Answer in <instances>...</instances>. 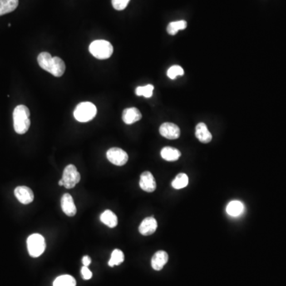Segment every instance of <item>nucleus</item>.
Segmentation results:
<instances>
[{
    "mask_svg": "<svg viewBox=\"0 0 286 286\" xmlns=\"http://www.w3.org/2000/svg\"><path fill=\"white\" fill-rule=\"evenodd\" d=\"M61 208L68 216H74L76 214V207L73 199L69 193H65L61 198Z\"/></svg>",
    "mask_w": 286,
    "mask_h": 286,
    "instance_id": "9b49d317",
    "label": "nucleus"
},
{
    "mask_svg": "<svg viewBox=\"0 0 286 286\" xmlns=\"http://www.w3.org/2000/svg\"><path fill=\"white\" fill-rule=\"evenodd\" d=\"M139 185L143 191L147 193H153L157 188L156 180L150 172H143L140 178Z\"/></svg>",
    "mask_w": 286,
    "mask_h": 286,
    "instance_id": "6e6552de",
    "label": "nucleus"
},
{
    "mask_svg": "<svg viewBox=\"0 0 286 286\" xmlns=\"http://www.w3.org/2000/svg\"><path fill=\"white\" fill-rule=\"evenodd\" d=\"M124 261V252L119 249L114 250L112 253H111V258H110L108 262L109 267H115V266H119V265L123 263Z\"/></svg>",
    "mask_w": 286,
    "mask_h": 286,
    "instance_id": "b1692460",
    "label": "nucleus"
},
{
    "mask_svg": "<svg viewBox=\"0 0 286 286\" xmlns=\"http://www.w3.org/2000/svg\"><path fill=\"white\" fill-rule=\"evenodd\" d=\"M76 282L73 277L70 275H61L54 282V286H76Z\"/></svg>",
    "mask_w": 286,
    "mask_h": 286,
    "instance_id": "4be33fe9",
    "label": "nucleus"
},
{
    "mask_svg": "<svg viewBox=\"0 0 286 286\" xmlns=\"http://www.w3.org/2000/svg\"><path fill=\"white\" fill-rule=\"evenodd\" d=\"M122 118L125 124L130 125L139 121L142 119V114L136 107H130L124 110Z\"/></svg>",
    "mask_w": 286,
    "mask_h": 286,
    "instance_id": "ddd939ff",
    "label": "nucleus"
},
{
    "mask_svg": "<svg viewBox=\"0 0 286 286\" xmlns=\"http://www.w3.org/2000/svg\"><path fill=\"white\" fill-rule=\"evenodd\" d=\"M189 184V177L185 174H179L174 181L172 182V186L175 189H184Z\"/></svg>",
    "mask_w": 286,
    "mask_h": 286,
    "instance_id": "5701e85b",
    "label": "nucleus"
},
{
    "mask_svg": "<svg viewBox=\"0 0 286 286\" xmlns=\"http://www.w3.org/2000/svg\"><path fill=\"white\" fill-rule=\"evenodd\" d=\"M184 73V70L182 67H180V65H174V66L169 68L167 71V76L172 80H174L177 76H182Z\"/></svg>",
    "mask_w": 286,
    "mask_h": 286,
    "instance_id": "a878e982",
    "label": "nucleus"
},
{
    "mask_svg": "<svg viewBox=\"0 0 286 286\" xmlns=\"http://www.w3.org/2000/svg\"><path fill=\"white\" fill-rule=\"evenodd\" d=\"M113 50L112 45L105 40H96L92 41L89 46L91 54L100 60L108 59L112 55Z\"/></svg>",
    "mask_w": 286,
    "mask_h": 286,
    "instance_id": "f03ea898",
    "label": "nucleus"
},
{
    "mask_svg": "<svg viewBox=\"0 0 286 286\" xmlns=\"http://www.w3.org/2000/svg\"><path fill=\"white\" fill-rule=\"evenodd\" d=\"M46 247L45 238L41 234H33L27 238V249L33 258H37L43 254Z\"/></svg>",
    "mask_w": 286,
    "mask_h": 286,
    "instance_id": "20e7f679",
    "label": "nucleus"
},
{
    "mask_svg": "<svg viewBox=\"0 0 286 286\" xmlns=\"http://www.w3.org/2000/svg\"><path fill=\"white\" fill-rule=\"evenodd\" d=\"M31 113L27 107L18 105L13 112L14 129L18 135H24L31 126Z\"/></svg>",
    "mask_w": 286,
    "mask_h": 286,
    "instance_id": "f257e3e1",
    "label": "nucleus"
},
{
    "mask_svg": "<svg viewBox=\"0 0 286 286\" xmlns=\"http://www.w3.org/2000/svg\"><path fill=\"white\" fill-rule=\"evenodd\" d=\"M154 86L152 85H147L145 86H140L138 87L135 90V93L139 96H144L145 98H150L153 95L154 91Z\"/></svg>",
    "mask_w": 286,
    "mask_h": 286,
    "instance_id": "393cba45",
    "label": "nucleus"
},
{
    "mask_svg": "<svg viewBox=\"0 0 286 286\" xmlns=\"http://www.w3.org/2000/svg\"><path fill=\"white\" fill-rule=\"evenodd\" d=\"M159 131L161 136L165 139L174 140L178 139L180 135V130L179 126L172 123H165L159 128Z\"/></svg>",
    "mask_w": 286,
    "mask_h": 286,
    "instance_id": "0eeeda50",
    "label": "nucleus"
},
{
    "mask_svg": "<svg viewBox=\"0 0 286 286\" xmlns=\"http://www.w3.org/2000/svg\"><path fill=\"white\" fill-rule=\"evenodd\" d=\"M107 158L110 162L117 166H123L128 161V154L120 148L113 147L107 152Z\"/></svg>",
    "mask_w": 286,
    "mask_h": 286,
    "instance_id": "423d86ee",
    "label": "nucleus"
},
{
    "mask_svg": "<svg viewBox=\"0 0 286 286\" xmlns=\"http://www.w3.org/2000/svg\"><path fill=\"white\" fill-rule=\"evenodd\" d=\"M18 6V0H0V16L11 13Z\"/></svg>",
    "mask_w": 286,
    "mask_h": 286,
    "instance_id": "6ab92c4d",
    "label": "nucleus"
},
{
    "mask_svg": "<svg viewBox=\"0 0 286 286\" xmlns=\"http://www.w3.org/2000/svg\"><path fill=\"white\" fill-rule=\"evenodd\" d=\"M130 0H112V6L117 11H123L127 7Z\"/></svg>",
    "mask_w": 286,
    "mask_h": 286,
    "instance_id": "bb28decb",
    "label": "nucleus"
},
{
    "mask_svg": "<svg viewBox=\"0 0 286 286\" xmlns=\"http://www.w3.org/2000/svg\"><path fill=\"white\" fill-rule=\"evenodd\" d=\"M15 195L18 200L22 204H29L32 203L35 199L33 191L29 187L18 186L15 189Z\"/></svg>",
    "mask_w": 286,
    "mask_h": 286,
    "instance_id": "1a4fd4ad",
    "label": "nucleus"
},
{
    "mask_svg": "<svg viewBox=\"0 0 286 286\" xmlns=\"http://www.w3.org/2000/svg\"><path fill=\"white\" fill-rule=\"evenodd\" d=\"M81 274H82L83 278L85 280L91 279V277H92V273H91V271L89 269L88 267H82Z\"/></svg>",
    "mask_w": 286,
    "mask_h": 286,
    "instance_id": "cd10ccee",
    "label": "nucleus"
},
{
    "mask_svg": "<svg viewBox=\"0 0 286 286\" xmlns=\"http://www.w3.org/2000/svg\"><path fill=\"white\" fill-rule=\"evenodd\" d=\"M244 209L243 204L242 202L238 200H234L228 204L227 206V213L231 216H238L239 214H242Z\"/></svg>",
    "mask_w": 286,
    "mask_h": 286,
    "instance_id": "aec40b11",
    "label": "nucleus"
},
{
    "mask_svg": "<svg viewBox=\"0 0 286 286\" xmlns=\"http://www.w3.org/2000/svg\"><path fill=\"white\" fill-rule=\"evenodd\" d=\"M158 228V223L154 217L145 218L139 226V231L144 236H148L154 234Z\"/></svg>",
    "mask_w": 286,
    "mask_h": 286,
    "instance_id": "9d476101",
    "label": "nucleus"
},
{
    "mask_svg": "<svg viewBox=\"0 0 286 286\" xmlns=\"http://www.w3.org/2000/svg\"><path fill=\"white\" fill-rule=\"evenodd\" d=\"M59 185H60V186H64V182H63V180H60V181H59Z\"/></svg>",
    "mask_w": 286,
    "mask_h": 286,
    "instance_id": "c756f323",
    "label": "nucleus"
},
{
    "mask_svg": "<svg viewBox=\"0 0 286 286\" xmlns=\"http://www.w3.org/2000/svg\"><path fill=\"white\" fill-rule=\"evenodd\" d=\"M96 107L91 102H83L76 106L74 111V117L80 123L91 121L96 115Z\"/></svg>",
    "mask_w": 286,
    "mask_h": 286,
    "instance_id": "7ed1b4c3",
    "label": "nucleus"
},
{
    "mask_svg": "<svg viewBox=\"0 0 286 286\" xmlns=\"http://www.w3.org/2000/svg\"><path fill=\"white\" fill-rule=\"evenodd\" d=\"M91 259L89 256H85L82 259L83 265L84 267H89L91 264Z\"/></svg>",
    "mask_w": 286,
    "mask_h": 286,
    "instance_id": "c85d7f7f",
    "label": "nucleus"
},
{
    "mask_svg": "<svg viewBox=\"0 0 286 286\" xmlns=\"http://www.w3.org/2000/svg\"><path fill=\"white\" fill-rule=\"evenodd\" d=\"M37 62L40 67L50 72L53 65V56L47 52H42L37 56Z\"/></svg>",
    "mask_w": 286,
    "mask_h": 286,
    "instance_id": "a211bd4d",
    "label": "nucleus"
},
{
    "mask_svg": "<svg viewBox=\"0 0 286 286\" xmlns=\"http://www.w3.org/2000/svg\"><path fill=\"white\" fill-rule=\"evenodd\" d=\"M65 71V64L62 59L59 56H54L53 57V65L51 68L50 73L56 77H60L63 76Z\"/></svg>",
    "mask_w": 286,
    "mask_h": 286,
    "instance_id": "dca6fc26",
    "label": "nucleus"
},
{
    "mask_svg": "<svg viewBox=\"0 0 286 286\" xmlns=\"http://www.w3.org/2000/svg\"><path fill=\"white\" fill-rule=\"evenodd\" d=\"M196 137L202 143H210L213 139V135L208 130L206 124L204 123H199L196 126Z\"/></svg>",
    "mask_w": 286,
    "mask_h": 286,
    "instance_id": "4468645a",
    "label": "nucleus"
},
{
    "mask_svg": "<svg viewBox=\"0 0 286 286\" xmlns=\"http://www.w3.org/2000/svg\"><path fill=\"white\" fill-rule=\"evenodd\" d=\"M161 156L164 160L168 161H175L180 159L181 156V153L176 148L166 146L163 148L161 151Z\"/></svg>",
    "mask_w": 286,
    "mask_h": 286,
    "instance_id": "2eb2a0df",
    "label": "nucleus"
},
{
    "mask_svg": "<svg viewBox=\"0 0 286 286\" xmlns=\"http://www.w3.org/2000/svg\"><path fill=\"white\" fill-rule=\"evenodd\" d=\"M100 220L108 228H114L118 225V218L111 210L104 211L100 215Z\"/></svg>",
    "mask_w": 286,
    "mask_h": 286,
    "instance_id": "f3484780",
    "label": "nucleus"
},
{
    "mask_svg": "<svg viewBox=\"0 0 286 286\" xmlns=\"http://www.w3.org/2000/svg\"><path fill=\"white\" fill-rule=\"evenodd\" d=\"M61 180H63L64 187L66 189H72L76 186L80 180V174L76 167L73 165H68L65 167Z\"/></svg>",
    "mask_w": 286,
    "mask_h": 286,
    "instance_id": "39448f33",
    "label": "nucleus"
},
{
    "mask_svg": "<svg viewBox=\"0 0 286 286\" xmlns=\"http://www.w3.org/2000/svg\"><path fill=\"white\" fill-rule=\"evenodd\" d=\"M187 27V22L184 20L172 22L167 26V32L170 35H175L178 31L184 30Z\"/></svg>",
    "mask_w": 286,
    "mask_h": 286,
    "instance_id": "412c9836",
    "label": "nucleus"
},
{
    "mask_svg": "<svg viewBox=\"0 0 286 286\" xmlns=\"http://www.w3.org/2000/svg\"><path fill=\"white\" fill-rule=\"evenodd\" d=\"M169 260V256L166 252L159 250L156 252L151 259V266L154 270L159 271L163 269L167 262Z\"/></svg>",
    "mask_w": 286,
    "mask_h": 286,
    "instance_id": "f8f14e48",
    "label": "nucleus"
}]
</instances>
